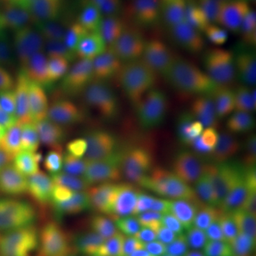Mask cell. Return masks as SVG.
Listing matches in <instances>:
<instances>
[{
    "label": "cell",
    "mask_w": 256,
    "mask_h": 256,
    "mask_svg": "<svg viewBox=\"0 0 256 256\" xmlns=\"http://www.w3.org/2000/svg\"><path fill=\"white\" fill-rule=\"evenodd\" d=\"M244 124H256V53L249 57L238 76L216 92Z\"/></svg>",
    "instance_id": "cell-19"
},
{
    "label": "cell",
    "mask_w": 256,
    "mask_h": 256,
    "mask_svg": "<svg viewBox=\"0 0 256 256\" xmlns=\"http://www.w3.org/2000/svg\"><path fill=\"white\" fill-rule=\"evenodd\" d=\"M68 2L70 0H38L33 9L46 14V16L56 18Z\"/></svg>",
    "instance_id": "cell-26"
},
{
    "label": "cell",
    "mask_w": 256,
    "mask_h": 256,
    "mask_svg": "<svg viewBox=\"0 0 256 256\" xmlns=\"http://www.w3.org/2000/svg\"><path fill=\"white\" fill-rule=\"evenodd\" d=\"M44 255V249L43 248H40L36 244H33V246H30L26 250V252H23L20 256H43Z\"/></svg>",
    "instance_id": "cell-30"
},
{
    "label": "cell",
    "mask_w": 256,
    "mask_h": 256,
    "mask_svg": "<svg viewBox=\"0 0 256 256\" xmlns=\"http://www.w3.org/2000/svg\"><path fill=\"white\" fill-rule=\"evenodd\" d=\"M58 228L64 245H74L94 235L97 220L96 195L87 175L60 162L57 174Z\"/></svg>",
    "instance_id": "cell-9"
},
{
    "label": "cell",
    "mask_w": 256,
    "mask_h": 256,
    "mask_svg": "<svg viewBox=\"0 0 256 256\" xmlns=\"http://www.w3.org/2000/svg\"><path fill=\"white\" fill-rule=\"evenodd\" d=\"M43 256H73V254H72V249L68 245H58V246L44 249Z\"/></svg>",
    "instance_id": "cell-27"
},
{
    "label": "cell",
    "mask_w": 256,
    "mask_h": 256,
    "mask_svg": "<svg viewBox=\"0 0 256 256\" xmlns=\"http://www.w3.org/2000/svg\"><path fill=\"white\" fill-rule=\"evenodd\" d=\"M42 141L60 162L80 170L86 175L102 168L96 151V112L87 102L63 112L43 132Z\"/></svg>",
    "instance_id": "cell-7"
},
{
    "label": "cell",
    "mask_w": 256,
    "mask_h": 256,
    "mask_svg": "<svg viewBox=\"0 0 256 256\" xmlns=\"http://www.w3.org/2000/svg\"><path fill=\"white\" fill-rule=\"evenodd\" d=\"M30 161L22 146L9 134L0 132V184L26 180Z\"/></svg>",
    "instance_id": "cell-22"
},
{
    "label": "cell",
    "mask_w": 256,
    "mask_h": 256,
    "mask_svg": "<svg viewBox=\"0 0 256 256\" xmlns=\"http://www.w3.org/2000/svg\"><path fill=\"white\" fill-rule=\"evenodd\" d=\"M34 239L30 230H24L0 215V252L4 256H20L33 246Z\"/></svg>",
    "instance_id": "cell-24"
},
{
    "label": "cell",
    "mask_w": 256,
    "mask_h": 256,
    "mask_svg": "<svg viewBox=\"0 0 256 256\" xmlns=\"http://www.w3.org/2000/svg\"><path fill=\"white\" fill-rule=\"evenodd\" d=\"M180 8L200 20L206 33L236 30L244 18L242 0H162V9Z\"/></svg>",
    "instance_id": "cell-18"
},
{
    "label": "cell",
    "mask_w": 256,
    "mask_h": 256,
    "mask_svg": "<svg viewBox=\"0 0 256 256\" xmlns=\"http://www.w3.org/2000/svg\"><path fill=\"white\" fill-rule=\"evenodd\" d=\"M188 161L185 120L158 118L124 156L122 176L137 190L166 182Z\"/></svg>",
    "instance_id": "cell-3"
},
{
    "label": "cell",
    "mask_w": 256,
    "mask_h": 256,
    "mask_svg": "<svg viewBox=\"0 0 256 256\" xmlns=\"http://www.w3.org/2000/svg\"><path fill=\"white\" fill-rule=\"evenodd\" d=\"M138 138V121L126 114H96V151L101 166L124 156Z\"/></svg>",
    "instance_id": "cell-15"
},
{
    "label": "cell",
    "mask_w": 256,
    "mask_h": 256,
    "mask_svg": "<svg viewBox=\"0 0 256 256\" xmlns=\"http://www.w3.org/2000/svg\"><path fill=\"white\" fill-rule=\"evenodd\" d=\"M175 210L210 239L230 238L238 229L239 210L226 180L206 162L186 161L166 181Z\"/></svg>",
    "instance_id": "cell-1"
},
{
    "label": "cell",
    "mask_w": 256,
    "mask_h": 256,
    "mask_svg": "<svg viewBox=\"0 0 256 256\" xmlns=\"http://www.w3.org/2000/svg\"><path fill=\"white\" fill-rule=\"evenodd\" d=\"M8 58H9V53H8V48H6L4 40H3V34H2V30H0V68L3 66H6Z\"/></svg>",
    "instance_id": "cell-29"
},
{
    "label": "cell",
    "mask_w": 256,
    "mask_h": 256,
    "mask_svg": "<svg viewBox=\"0 0 256 256\" xmlns=\"http://www.w3.org/2000/svg\"><path fill=\"white\" fill-rule=\"evenodd\" d=\"M60 161L40 141L30 161L28 182L32 204L30 230L34 244L43 249L64 245L57 212V174Z\"/></svg>",
    "instance_id": "cell-6"
},
{
    "label": "cell",
    "mask_w": 256,
    "mask_h": 256,
    "mask_svg": "<svg viewBox=\"0 0 256 256\" xmlns=\"http://www.w3.org/2000/svg\"><path fill=\"white\" fill-rule=\"evenodd\" d=\"M126 0H70L57 16L67 47L111 40L124 18Z\"/></svg>",
    "instance_id": "cell-11"
},
{
    "label": "cell",
    "mask_w": 256,
    "mask_h": 256,
    "mask_svg": "<svg viewBox=\"0 0 256 256\" xmlns=\"http://www.w3.org/2000/svg\"><path fill=\"white\" fill-rule=\"evenodd\" d=\"M156 30V44L176 66L196 64L206 36L200 20L180 8H166Z\"/></svg>",
    "instance_id": "cell-13"
},
{
    "label": "cell",
    "mask_w": 256,
    "mask_h": 256,
    "mask_svg": "<svg viewBox=\"0 0 256 256\" xmlns=\"http://www.w3.org/2000/svg\"><path fill=\"white\" fill-rule=\"evenodd\" d=\"M176 64L151 43L141 47L132 56L127 74V86L144 104L151 107V100L156 87Z\"/></svg>",
    "instance_id": "cell-16"
},
{
    "label": "cell",
    "mask_w": 256,
    "mask_h": 256,
    "mask_svg": "<svg viewBox=\"0 0 256 256\" xmlns=\"http://www.w3.org/2000/svg\"><path fill=\"white\" fill-rule=\"evenodd\" d=\"M245 124L215 94L208 104L185 118L188 161L206 162L235 154Z\"/></svg>",
    "instance_id": "cell-5"
},
{
    "label": "cell",
    "mask_w": 256,
    "mask_h": 256,
    "mask_svg": "<svg viewBox=\"0 0 256 256\" xmlns=\"http://www.w3.org/2000/svg\"><path fill=\"white\" fill-rule=\"evenodd\" d=\"M254 50L236 30L206 33L196 66L214 92H222L242 70Z\"/></svg>",
    "instance_id": "cell-12"
},
{
    "label": "cell",
    "mask_w": 256,
    "mask_h": 256,
    "mask_svg": "<svg viewBox=\"0 0 256 256\" xmlns=\"http://www.w3.org/2000/svg\"><path fill=\"white\" fill-rule=\"evenodd\" d=\"M215 96L196 64L176 66L162 78L151 100L152 116L185 120Z\"/></svg>",
    "instance_id": "cell-10"
},
{
    "label": "cell",
    "mask_w": 256,
    "mask_h": 256,
    "mask_svg": "<svg viewBox=\"0 0 256 256\" xmlns=\"http://www.w3.org/2000/svg\"><path fill=\"white\" fill-rule=\"evenodd\" d=\"M87 101H90V107L96 114H126L138 122H146L152 117L151 107L140 100L126 82L90 80Z\"/></svg>",
    "instance_id": "cell-17"
},
{
    "label": "cell",
    "mask_w": 256,
    "mask_h": 256,
    "mask_svg": "<svg viewBox=\"0 0 256 256\" xmlns=\"http://www.w3.org/2000/svg\"><path fill=\"white\" fill-rule=\"evenodd\" d=\"M0 256H4V255H3V254H2V252H0Z\"/></svg>",
    "instance_id": "cell-32"
},
{
    "label": "cell",
    "mask_w": 256,
    "mask_h": 256,
    "mask_svg": "<svg viewBox=\"0 0 256 256\" xmlns=\"http://www.w3.org/2000/svg\"><path fill=\"white\" fill-rule=\"evenodd\" d=\"M70 249L73 256H127L118 249L101 242L94 235L74 245H70Z\"/></svg>",
    "instance_id": "cell-25"
},
{
    "label": "cell",
    "mask_w": 256,
    "mask_h": 256,
    "mask_svg": "<svg viewBox=\"0 0 256 256\" xmlns=\"http://www.w3.org/2000/svg\"><path fill=\"white\" fill-rule=\"evenodd\" d=\"M94 236L127 254L161 245L170 236V229L146 204L132 198H116L97 212Z\"/></svg>",
    "instance_id": "cell-4"
},
{
    "label": "cell",
    "mask_w": 256,
    "mask_h": 256,
    "mask_svg": "<svg viewBox=\"0 0 256 256\" xmlns=\"http://www.w3.org/2000/svg\"><path fill=\"white\" fill-rule=\"evenodd\" d=\"M90 78L72 56L60 52L30 62L28 97L42 132L63 112L87 102Z\"/></svg>",
    "instance_id": "cell-2"
},
{
    "label": "cell",
    "mask_w": 256,
    "mask_h": 256,
    "mask_svg": "<svg viewBox=\"0 0 256 256\" xmlns=\"http://www.w3.org/2000/svg\"><path fill=\"white\" fill-rule=\"evenodd\" d=\"M235 156L249 188L256 196V124L245 130Z\"/></svg>",
    "instance_id": "cell-23"
},
{
    "label": "cell",
    "mask_w": 256,
    "mask_h": 256,
    "mask_svg": "<svg viewBox=\"0 0 256 256\" xmlns=\"http://www.w3.org/2000/svg\"><path fill=\"white\" fill-rule=\"evenodd\" d=\"M70 56L80 64L87 77L97 82H126L132 54L111 40L78 43L68 47Z\"/></svg>",
    "instance_id": "cell-14"
},
{
    "label": "cell",
    "mask_w": 256,
    "mask_h": 256,
    "mask_svg": "<svg viewBox=\"0 0 256 256\" xmlns=\"http://www.w3.org/2000/svg\"><path fill=\"white\" fill-rule=\"evenodd\" d=\"M28 130L26 100L9 66L0 68V132L23 134Z\"/></svg>",
    "instance_id": "cell-20"
},
{
    "label": "cell",
    "mask_w": 256,
    "mask_h": 256,
    "mask_svg": "<svg viewBox=\"0 0 256 256\" xmlns=\"http://www.w3.org/2000/svg\"><path fill=\"white\" fill-rule=\"evenodd\" d=\"M2 2L6 3L8 8H28V9H33L38 0H2Z\"/></svg>",
    "instance_id": "cell-28"
},
{
    "label": "cell",
    "mask_w": 256,
    "mask_h": 256,
    "mask_svg": "<svg viewBox=\"0 0 256 256\" xmlns=\"http://www.w3.org/2000/svg\"><path fill=\"white\" fill-rule=\"evenodd\" d=\"M0 215L14 226L30 230L32 204L28 178L22 181L0 184Z\"/></svg>",
    "instance_id": "cell-21"
},
{
    "label": "cell",
    "mask_w": 256,
    "mask_h": 256,
    "mask_svg": "<svg viewBox=\"0 0 256 256\" xmlns=\"http://www.w3.org/2000/svg\"><path fill=\"white\" fill-rule=\"evenodd\" d=\"M249 26H250L252 33L256 36V6L255 9L250 12V14H249Z\"/></svg>",
    "instance_id": "cell-31"
},
{
    "label": "cell",
    "mask_w": 256,
    "mask_h": 256,
    "mask_svg": "<svg viewBox=\"0 0 256 256\" xmlns=\"http://www.w3.org/2000/svg\"><path fill=\"white\" fill-rule=\"evenodd\" d=\"M0 30L9 57L14 56L33 62L67 47L57 18L34 9L9 8L3 23H0Z\"/></svg>",
    "instance_id": "cell-8"
}]
</instances>
